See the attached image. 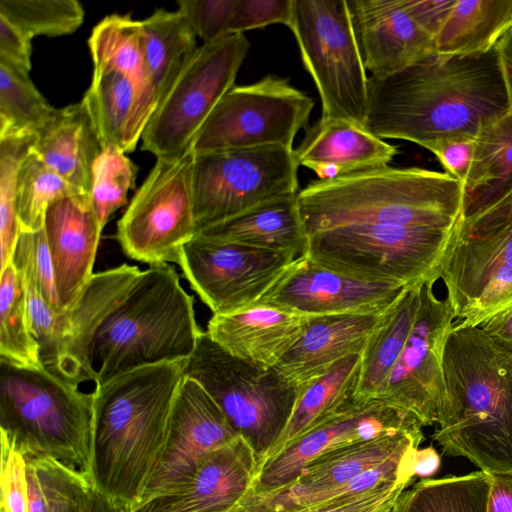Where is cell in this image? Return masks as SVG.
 Segmentation results:
<instances>
[{"mask_svg":"<svg viewBox=\"0 0 512 512\" xmlns=\"http://www.w3.org/2000/svg\"><path fill=\"white\" fill-rule=\"evenodd\" d=\"M258 460L241 437L208 454L181 486L124 512H230L250 493Z\"/></svg>","mask_w":512,"mask_h":512,"instance_id":"cell-20","label":"cell"},{"mask_svg":"<svg viewBox=\"0 0 512 512\" xmlns=\"http://www.w3.org/2000/svg\"><path fill=\"white\" fill-rule=\"evenodd\" d=\"M298 167L294 149L284 146L193 153L197 232L262 203L297 194Z\"/></svg>","mask_w":512,"mask_h":512,"instance_id":"cell-10","label":"cell"},{"mask_svg":"<svg viewBox=\"0 0 512 512\" xmlns=\"http://www.w3.org/2000/svg\"><path fill=\"white\" fill-rule=\"evenodd\" d=\"M441 465V458L435 448L430 445L418 449L414 465L415 476L429 478L437 473Z\"/></svg>","mask_w":512,"mask_h":512,"instance_id":"cell-58","label":"cell"},{"mask_svg":"<svg viewBox=\"0 0 512 512\" xmlns=\"http://www.w3.org/2000/svg\"><path fill=\"white\" fill-rule=\"evenodd\" d=\"M237 437L204 388L184 376L174 401L163 455L140 502L186 483L208 454Z\"/></svg>","mask_w":512,"mask_h":512,"instance_id":"cell-17","label":"cell"},{"mask_svg":"<svg viewBox=\"0 0 512 512\" xmlns=\"http://www.w3.org/2000/svg\"><path fill=\"white\" fill-rule=\"evenodd\" d=\"M137 167L126 153L105 147L93 167L91 203L103 231L111 215L127 203V194L135 185Z\"/></svg>","mask_w":512,"mask_h":512,"instance_id":"cell-44","label":"cell"},{"mask_svg":"<svg viewBox=\"0 0 512 512\" xmlns=\"http://www.w3.org/2000/svg\"><path fill=\"white\" fill-rule=\"evenodd\" d=\"M487 512H512V474H490Z\"/></svg>","mask_w":512,"mask_h":512,"instance_id":"cell-56","label":"cell"},{"mask_svg":"<svg viewBox=\"0 0 512 512\" xmlns=\"http://www.w3.org/2000/svg\"><path fill=\"white\" fill-rule=\"evenodd\" d=\"M92 413L93 392L0 360L1 436L25 458L53 459L88 477Z\"/></svg>","mask_w":512,"mask_h":512,"instance_id":"cell-6","label":"cell"},{"mask_svg":"<svg viewBox=\"0 0 512 512\" xmlns=\"http://www.w3.org/2000/svg\"><path fill=\"white\" fill-rule=\"evenodd\" d=\"M35 469L46 512H88L93 487L82 472L49 458H26Z\"/></svg>","mask_w":512,"mask_h":512,"instance_id":"cell-45","label":"cell"},{"mask_svg":"<svg viewBox=\"0 0 512 512\" xmlns=\"http://www.w3.org/2000/svg\"><path fill=\"white\" fill-rule=\"evenodd\" d=\"M495 50L512 112V27L498 41Z\"/></svg>","mask_w":512,"mask_h":512,"instance_id":"cell-57","label":"cell"},{"mask_svg":"<svg viewBox=\"0 0 512 512\" xmlns=\"http://www.w3.org/2000/svg\"><path fill=\"white\" fill-rule=\"evenodd\" d=\"M103 147L81 102L56 108L36 134L34 153L79 194L91 196L93 167Z\"/></svg>","mask_w":512,"mask_h":512,"instance_id":"cell-29","label":"cell"},{"mask_svg":"<svg viewBox=\"0 0 512 512\" xmlns=\"http://www.w3.org/2000/svg\"><path fill=\"white\" fill-rule=\"evenodd\" d=\"M12 263L20 274L34 336L40 346L43 366L53 373L58 316L42 296L35 268L34 232H20Z\"/></svg>","mask_w":512,"mask_h":512,"instance_id":"cell-41","label":"cell"},{"mask_svg":"<svg viewBox=\"0 0 512 512\" xmlns=\"http://www.w3.org/2000/svg\"><path fill=\"white\" fill-rule=\"evenodd\" d=\"M250 43L233 33L203 43L159 100L142 135L156 158L183 155L214 107L235 84Z\"/></svg>","mask_w":512,"mask_h":512,"instance_id":"cell-11","label":"cell"},{"mask_svg":"<svg viewBox=\"0 0 512 512\" xmlns=\"http://www.w3.org/2000/svg\"><path fill=\"white\" fill-rule=\"evenodd\" d=\"M490 474L425 478L405 489L390 512H487Z\"/></svg>","mask_w":512,"mask_h":512,"instance_id":"cell-36","label":"cell"},{"mask_svg":"<svg viewBox=\"0 0 512 512\" xmlns=\"http://www.w3.org/2000/svg\"><path fill=\"white\" fill-rule=\"evenodd\" d=\"M195 236L286 253L295 258L306 254L309 241L297 194L257 205L206 227Z\"/></svg>","mask_w":512,"mask_h":512,"instance_id":"cell-30","label":"cell"},{"mask_svg":"<svg viewBox=\"0 0 512 512\" xmlns=\"http://www.w3.org/2000/svg\"><path fill=\"white\" fill-rule=\"evenodd\" d=\"M88 45L93 70L124 73L155 91L146 67L141 21L108 15L93 28Z\"/></svg>","mask_w":512,"mask_h":512,"instance_id":"cell-37","label":"cell"},{"mask_svg":"<svg viewBox=\"0 0 512 512\" xmlns=\"http://www.w3.org/2000/svg\"><path fill=\"white\" fill-rule=\"evenodd\" d=\"M187 360L140 367L95 385L88 478L124 511L141 501L163 455Z\"/></svg>","mask_w":512,"mask_h":512,"instance_id":"cell-2","label":"cell"},{"mask_svg":"<svg viewBox=\"0 0 512 512\" xmlns=\"http://www.w3.org/2000/svg\"><path fill=\"white\" fill-rule=\"evenodd\" d=\"M103 148L132 152L155 111V91L128 75L93 70L82 99Z\"/></svg>","mask_w":512,"mask_h":512,"instance_id":"cell-25","label":"cell"},{"mask_svg":"<svg viewBox=\"0 0 512 512\" xmlns=\"http://www.w3.org/2000/svg\"><path fill=\"white\" fill-rule=\"evenodd\" d=\"M422 286L405 287L382 313L361 354L360 379L354 401H377L380 396L414 325Z\"/></svg>","mask_w":512,"mask_h":512,"instance_id":"cell-33","label":"cell"},{"mask_svg":"<svg viewBox=\"0 0 512 512\" xmlns=\"http://www.w3.org/2000/svg\"><path fill=\"white\" fill-rule=\"evenodd\" d=\"M295 259L195 236L181 248L177 264L213 315H221L257 303Z\"/></svg>","mask_w":512,"mask_h":512,"instance_id":"cell-15","label":"cell"},{"mask_svg":"<svg viewBox=\"0 0 512 512\" xmlns=\"http://www.w3.org/2000/svg\"><path fill=\"white\" fill-rule=\"evenodd\" d=\"M34 256L37 278L43 298L55 313H64L57 294L53 263L43 228L34 232Z\"/></svg>","mask_w":512,"mask_h":512,"instance_id":"cell-52","label":"cell"},{"mask_svg":"<svg viewBox=\"0 0 512 512\" xmlns=\"http://www.w3.org/2000/svg\"><path fill=\"white\" fill-rule=\"evenodd\" d=\"M512 222V190L498 203L481 213L464 218L463 226L470 232H477Z\"/></svg>","mask_w":512,"mask_h":512,"instance_id":"cell-54","label":"cell"},{"mask_svg":"<svg viewBox=\"0 0 512 512\" xmlns=\"http://www.w3.org/2000/svg\"><path fill=\"white\" fill-rule=\"evenodd\" d=\"M0 15L25 36H59L73 33L84 19L76 0H0Z\"/></svg>","mask_w":512,"mask_h":512,"instance_id":"cell-42","label":"cell"},{"mask_svg":"<svg viewBox=\"0 0 512 512\" xmlns=\"http://www.w3.org/2000/svg\"><path fill=\"white\" fill-rule=\"evenodd\" d=\"M88 512H124V510L94 490Z\"/></svg>","mask_w":512,"mask_h":512,"instance_id":"cell-61","label":"cell"},{"mask_svg":"<svg viewBox=\"0 0 512 512\" xmlns=\"http://www.w3.org/2000/svg\"><path fill=\"white\" fill-rule=\"evenodd\" d=\"M434 283L421 288L414 325L377 399L414 416L423 426L437 423L444 346L455 322L448 300L435 295Z\"/></svg>","mask_w":512,"mask_h":512,"instance_id":"cell-16","label":"cell"},{"mask_svg":"<svg viewBox=\"0 0 512 512\" xmlns=\"http://www.w3.org/2000/svg\"><path fill=\"white\" fill-rule=\"evenodd\" d=\"M230 512H277L266 505L259 497L250 493L246 498Z\"/></svg>","mask_w":512,"mask_h":512,"instance_id":"cell-60","label":"cell"},{"mask_svg":"<svg viewBox=\"0 0 512 512\" xmlns=\"http://www.w3.org/2000/svg\"><path fill=\"white\" fill-rule=\"evenodd\" d=\"M454 327H479L512 306V222L470 232L463 226L444 261Z\"/></svg>","mask_w":512,"mask_h":512,"instance_id":"cell-14","label":"cell"},{"mask_svg":"<svg viewBox=\"0 0 512 512\" xmlns=\"http://www.w3.org/2000/svg\"><path fill=\"white\" fill-rule=\"evenodd\" d=\"M294 0H236L229 33H242L271 24L290 28Z\"/></svg>","mask_w":512,"mask_h":512,"instance_id":"cell-48","label":"cell"},{"mask_svg":"<svg viewBox=\"0 0 512 512\" xmlns=\"http://www.w3.org/2000/svg\"><path fill=\"white\" fill-rule=\"evenodd\" d=\"M455 0H406V5L420 27L432 38L436 35Z\"/></svg>","mask_w":512,"mask_h":512,"instance_id":"cell-53","label":"cell"},{"mask_svg":"<svg viewBox=\"0 0 512 512\" xmlns=\"http://www.w3.org/2000/svg\"><path fill=\"white\" fill-rule=\"evenodd\" d=\"M177 4L203 43L230 34L236 0H180Z\"/></svg>","mask_w":512,"mask_h":512,"instance_id":"cell-47","label":"cell"},{"mask_svg":"<svg viewBox=\"0 0 512 512\" xmlns=\"http://www.w3.org/2000/svg\"><path fill=\"white\" fill-rule=\"evenodd\" d=\"M35 134L0 138V253L1 271L11 262L21 227L15 208L19 167L31 151Z\"/></svg>","mask_w":512,"mask_h":512,"instance_id":"cell-43","label":"cell"},{"mask_svg":"<svg viewBox=\"0 0 512 512\" xmlns=\"http://www.w3.org/2000/svg\"><path fill=\"white\" fill-rule=\"evenodd\" d=\"M31 41L9 20L0 15V62L29 73Z\"/></svg>","mask_w":512,"mask_h":512,"instance_id":"cell-51","label":"cell"},{"mask_svg":"<svg viewBox=\"0 0 512 512\" xmlns=\"http://www.w3.org/2000/svg\"><path fill=\"white\" fill-rule=\"evenodd\" d=\"M512 27V0H455L433 38V52L447 56L487 53Z\"/></svg>","mask_w":512,"mask_h":512,"instance_id":"cell-34","label":"cell"},{"mask_svg":"<svg viewBox=\"0 0 512 512\" xmlns=\"http://www.w3.org/2000/svg\"><path fill=\"white\" fill-rule=\"evenodd\" d=\"M297 199L308 235L355 223L455 228L464 219L463 185L446 172L415 167L318 179Z\"/></svg>","mask_w":512,"mask_h":512,"instance_id":"cell-4","label":"cell"},{"mask_svg":"<svg viewBox=\"0 0 512 512\" xmlns=\"http://www.w3.org/2000/svg\"><path fill=\"white\" fill-rule=\"evenodd\" d=\"M510 112L495 48L484 54L431 52L391 74L368 78L365 127L380 139L425 149L450 137H476Z\"/></svg>","mask_w":512,"mask_h":512,"instance_id":"cell-1","label":"cell"},{"mask_svg":"<svg viewBox=\"0 0 512 512\" xmlns=\"http://www.w3.org/2000/svg\"><path fill=\"white\" fill-rule=\"evenodd\" d=\"M185 376L204 388L230 426L250 445L259 471L284 432L301 388L288 382L275 367L230 354L206 332L187 360Z\"/></svg>","mask_w":512,"mask_h":512,"instance_id":"cell-8","label":"cell"},{"mask_svg":"<svg viewBox=\"0 0 512 512\" xmlns=\"http://www.w3.org/2000/svg\"><path fill=\"white\" fill-rule=\"evenodd\" d=\"M393 505H394V503H393V504H390V505H387V506L383 507L382 509H380V510H379V511H377V512H390V510H391V508H392V506H393Z\"/></svg>","mask_w":512,"mask_h":512,"instance_id":"cell-62","label":"cell"},{"mask_svg":"<svg viewBox=\"0 0 512 512\" xmlns=\"http://www.w3.org/2000/svg\"><path fill=\"white\" fill-rule=\"evenodd\" d=\"M141 24L146 67L159 102L198 49L197 35L179 9H157Z\"/></svg>","mask_w":512,"mask_h":512,"instance_id":"cell-35","label":"cell"},{"mask_svg":"<svg viewBox=\"0 0 512 512\" xmlns=\"http://www.w3.org/2000/svg\"><path fill=\"white\" fill-rule=\"evenodd\" d=\"M26 459V458H25ZM27 461L29 512H46L45 498L34 467Z\"/></svg>","mask_w":512,"mask_h":512,"instance_id":"cell-59","label":"cell"},{"mask_svg":"<svg viewBox=\"0 0 512 512\" xmlns=\"http://www.w3.org/2000/svg\"><path fill=\"white\" fill-rule=\"evenodd\" d=\"M460 225L347 224L310 234L305 255L354 279L412 287L440 278Z\"/></svg>","mask_w":512,"mask_h":512,"instance_id":"cell-7","label":"cell"},{"mask_svg":"<svg viewBox=\"0 0 512 512\" xmlns=\"http://www.w3.org/2000/svg\"><path fill=\"white\" fill-rule=\"evenodd\" d=\"M55 110L29 73L0 62V138L36 135Z\"/></svg>","mask_w":512,"mask_h":512,"instance_id":"cell-39","label":"cell"},{"mask_svg":"<svg viewBox=\"0 0 512 512\" xmlns=\"http://www.w3.org/2000/svg\"><path fill=\"white\" fill-rule=\"evenodd\" d=\"M381 315L307 316L301 335L274 367L288 382L302 388L339 360L362 354Z\"/></svg>","mask_w":512,"mask_h":512,"instance_id":"cell-24","label":"cell"},{"mask_svg":"<svg viewBox=\"0 0 512 512\" xmlns=\"http://www.w3.org/2000/svg\"><path fill=\"white\" fill-rule=\"evenodd\" d=\"M0 360L20 368L45 369L32 331L22 280L12 262L1 271Z\"/></svg>","mask_w":512,"mask_h":512,"instance_id":"cell-38","label":"cell"},{"mask_svg":"<svg viewBox=\"0 0 512 512\" xmlns=\"http://www.w3.org/2000/svg\"><path fill=\"white\" fill-rule=\"evenodd\" d=\"M290 29L319 93L322 116L365 127L368 77L346 0H294Z\"/></svg>","mask_w":512,"mask_h":512,"instance_id":"cell-9","label":"cell"},{"mask_svg":"<svg viewBox=\"0 0 512 512\" xmlns=\"http://www.w3.org/2000/svg\"><path fill=\"white\" fill-rule=\"evenodd\" d=\"M307 316L278 307L254 304L213 315L206 333L230 354L274 367L301 335Z\"/></svg>","mask_w":512,"mask_h":512,"instance_id":"cell-27","label":"cell"},{"mask_svg":"<svg viewBox=\"0 0 512 512\" xmlns=\"http://www.w3.org/2000/svg\"><path fill=\"white\" fill-rule=\"evenodd\" d=\"M405 287L368 282L324 268L307 255L296 258L255 304L304 316L381 314Z\"/></svg>","mask_w":512,"mask_h":512,"instance_id":"cell-18","label":"cell"},{"mask_svg":"<svg viewBox=\"0 0 512 512\" xmlns=\"http://www.w3.org/2000/svg\"><path fill=\"white\" fill-rule=\"evenodd\" d=\"M294 151L299 166L309 168L319 179H330L386 167L398 148L363 126L321 116L307 128Z\"/></svg>","mask_w":512,"mask_h":512,"instance_id":"cell-26","label":"cell"},{"mask_svg":"<svg viewBox=\"0 0 512 512\" xmlns=\"http://www.w3.org/2000/svg\"><path fill=\"white\" fill-rule=\"evenodd\" d=\"M433 439L488 474H512V356L479 327H454Z\"/></svg>","mask_w":512,"mask_h":512,"instance_id":"cell-3","label":"cell"},{"mask_svg":"<svg viewBox=\"0 0 512 512\" xmlns=\"http://www.w3.org/2000/svg\"><path fill=\"white\" fill-rule=\"evenodd\" d=\"M474 141L475 137H450L436 141L426 149L437 157L446 173L463 185L470 168Z\"/></svg>","mask_w":512,"mask_h":512,"instance_id":"cell-50","label":"cell"},{"mask_svg":"<svg viewBox=\"0 0 512 512\" xmlns=\"http://www.w3.org/2000/svg\"><path fill=\"white\" fill-rule=\"evenodd\" d=\"M361 357V354H353L339 360L327 372L300 389L290 420L262 465L354 402L360 379Z\"/></svg>","mask_w":512,"mask_h":512,"instance_id":"cell-31","label":"cell"},{"mask_svg":"<svg viewBox=\"0 0 512 512\" xmlns=\"http://www.w3.org/2000/svg\"><path fill=\"white\" fill-rule=\"evenodd\" d=\"M313 106L311 97L276 75L234 85L202 124L189 149L197 154L261 146L293 148Z\"/></svg>","mask_w":512,"mask_h":512,"instance_id":"cell-12","label":"cell"},{"mask_svg":"<svg viewBox=\"0 0 512 512\" xmlns=\"http://www.w3.org/2000/svg\"><path fill=\"white\" fill-rule=\"evenodd\" d=\"M355 39L372 76L396 72L433 52V38L406 0H346Z\"/></svg>","mask_w":512,"mask_h":512,"instance_id":"cell-23","label":"cell"},{"mask_svg":"<svg viewBox=\"0 0 512 512\" xmlns=\"http://www.w3.org/2000/svg\"><path fill=\"white\" fill-rule=\"evenodd\" d=\"M479 328L500 349L512 356V306L493 315Z\"/></svg>","mask_w":512,"mask_h":512,"instance_id":"cell-55","label":"cell"},{"mask_svg":"<svg viewBox=\"0 0 512 512\" xmlns=\"http://www.w3.org/2000/svg\"><path fill=\"white\" fill-rule=\"evenodd\" d=\"M63 312L73 308L93 277L102 233L91 196L74 194L51 203L43 226Z\"/></svg>","mask_w":512,"mask_h":512,"instance_id":"cell-22","label":"cell"},{"mask_svg":"<svg viewBox=\"0 0 512 512\" xmlns=\"http://www.w3.org/2000/svg\"><path fill=\"white\" fill-rule=\"evenodd\" d=\"M0 512H29L27 461L1 436Z\"/></svg>","mask_w":512,"mask_h":512,"instance_id":"cell-46","label":"cell"},{"mask_svg":"<svg viewBox=\"0 0 512 512\" xmlns=\"http://www.w3.org/2000/svg\"><path fill=\"white\" fill-rule=\"evenodd\" d=\"M464 218L492 207L512 190V112L477 133L463 183Z\"/></svg>","mask_w":512,"mask_h":512,"instance_id":"cell-32","label":"cell"},{"mask_svg":"<svg viewBox=\"0 0 512 512\" xmlns=\"http://www.w3.org/2000/svg\"><path fill=\"white\" fill-rule=\"evenodd\" d=\"M140 273L137 266L128 264L94 273L75 306L60 314L55 375L78 386L95 381L96 333Z\"/></svg>","mask_w":512,"mask_h":512,"instance_id":"cell-21","label":"cell"},{"mask_svg":"<svg viewBox=\"0 0 512 512\" xmlns=\"http://www.w3.org/2000/svg\"><path fill=\"white\" fill-rule=\"evenodd\" d=\"M74 194L79 193L31 149L19 167L15 186V208L21 230H41L48 206Z\"/></svg>","mask_w":512,"mask_h":512,"instance_id":"cell-40","label":"cell"},{"mask_svg":"<svg viewBox=\"0 0 512 512\" xmlns=\"http://www.w3.org/2000/svg\"><path fill=\"white\" fill-rule=\"evenodd\" d=\"M410 481L387 483L347 502L310 507L297 512H377L395 503L398 496L411 484Z\"/></svg>","mask_w":512,"mask_h":512,"instance_id":"cell-49","label":"cell"},{"mask_svg":"<svg viewBox=\"0 0 512 512\" xmlns=\"http://www.w3.org/2000/svg\"><path fill=\"white\" fill-rule=\"evenodd\" d=\"M193 152L157 158L117 223L116 239L131 259L149 266L178 263L196 233L192 193Z\"/></svg>","mask_w":512,"mask_h":512,"instance_id":"cell-13","label":"cell"},{"mask_svg":"<svg viewBox=\"0 0 512 512\" xmlns=\"http://www.w3.org/2000/svg\"><path fill=\"white\" fill-rule=\"evenodd\" d=\"M202 333L193 297L176 270L169 264L149 266L96 333L95 385L140 367L189 359Z\"/></svg>","mask_w":512,"mask_h":512,"instance_id":"cell-5","label":"cell"},{"mask_svg":"<svg viewBox=\"0 0 512 512\" xmlns=\"http://www.w3.org/2000/svg\"><path fill=\"white\" fill-rule=\"evenodd\" d=\"M422 427L414 423L372 439L335 447L310 461L288 489L263 497L286 499L343 485L389 459L419 448L424 439Z\"/></svg>","mask_w":512,"mask_h":512,"instance_id":"cell-28","label":"cell"},{"mask_svg":"<svg viewBox=\"0 0 512 512\" xmlns=\"http://www.w3.org/2000/svg\"><path fill=\"white\" fill-rule=\"evenodd\" d=\"M414 423L420 422L414 416L380 401H354L330 421L266 461L254 479L252 494L266 496L285 491L296 482L301 470L319 455L335 447L372 439Z\"/></svg>","mask_w":512,"mask_h":512,"instance_id":"cell-19","label":"cell"}]
</instances>
